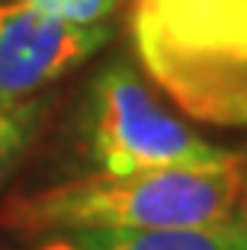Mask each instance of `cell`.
I'll use <instances>...</instances> for the list:
<instances>
[{
    "label": "cell",
    "mask_w": 247,
    "mask_h": 250,
    "mask_svg": "<svg viewBox=\"0 0 247 250\" xmlns=\"http://www.w3.org/2000/svg\"><path fill=\"white\" fill-rule=\"evenodd\" d=\"M238 215H241V228H244V237H247V177H244V189H241V208H238Z\"/></svg>",
    "instance_id": "ba28073f"
},
{
    "label": "cell",
    "mask_w": 247,
    "mask_h": 250,
    "mask_svg": "<svg viewBox=\"0 0 247 250\" xmlns=\"http://www.w3.org/2000/svg\"><path fill=\"white\" fill-rule=\"evenodd\" d=\"M244 161L215 170L96 173L20 199L7 221L26 231H148L199 228L238 215Z\"/></svg>",
    "instance_id": "7a4b0ae2"
},
{
    "label": "cell",
    "mask_w": 247,
    "mask_h": 250,
    "mask_svg": "<svg viewBox=\"0 0 247 250\" xmlns=\"http://www.w3.org/2000/svg\"><path fill=\"white\" fill-rule=\"evenodd\" d=\"M84 250H247L241 215L199 228H148V231H77Z\"/></svg>",
    "instance_id": "5b68a950"
},
{
    "label": "cell",
    "mask_w": 247,
    "mask_h": 250,
    "mask_svg": "<svg viewBox=\"0 0 247 250\" xmlns=\"http://www.w3.org/2000/svg\"><path fill=\"white\" fill-rule=\"evenodd\" d=\"M26 3L67 22H103L119 7V0H26Z\"/></svg>",
    "instance_id": "52a82bcc"
},
{
    "label": "cell",
    "mask_w": 247,
    "mask_h": 250,
    "mask_svg": "<svg viewBox=\"0 0 247 250\" xmlns=\"http://www.w3.org/2000/svg\"><path fill=\"white\" fill-rule=\"evenodd\" d=\"M42 250H84L80 244H67V241H55V244H45Z\"/></svg>",
    "instance_id": "9c48e42d"
},
{
    "label": "cell",
    "mask_w": 247,
    "mask_h": 250,
    "mask_svg": "<svg viewBox=\"0 0 247 250\" xmlns=\"http://www.w3.org/2000/svg\"><path fill=\"white\" fill-rule=\"evenodd\" d=\"M106 39L103 22H67L26 0L0 3V103H29Z\"/></svg>",
    "instance_id": "277c9868"
},
{
    "label": "cell",
    "mask_w": 247,
    "mask_h": 250,
    "mask_svg": "<svg viewBox=\"0 0 247 250\" xmlns=\"http://www.w3.org/2000/svg\"><path fill=\"white\" fill-rule=\"evenodd\" d=\"M87 145L103 173L215 170L241 161L170 116L125 61L103 67L90 87Z\"/></svg>",
    "instance_id": "3957f363"
},
{
    "label": "cell",
    "mask_w": 247,
    "mask_h": 250,
    "mask_svg": "<svg viewBox=\"0 0 247 250\" xmlns=\"http://www.w3.org/2000/svg\"><path fill=\"white\" fill-rule=\"evenodd\" d=\"M36 125L32 103H0V183L16 167Z\"/></svg>",
    "instance_id": "8992f818"
},
{
    "label": "cell",
    "mask_w": 247,
    "mask_h": 250,
    "mask_svg": "<svg viewBox=\"0 0 247 250\" xmlns=\"http://www.w3.org/2000/svg\"><path fill=\"white\" fill-rule=\"evenodd\" d=\"M145 74L196 122L247 125V0H132Z\"/></svg>",
    "instance_id": "6da1fadb"
}]
</instances>
